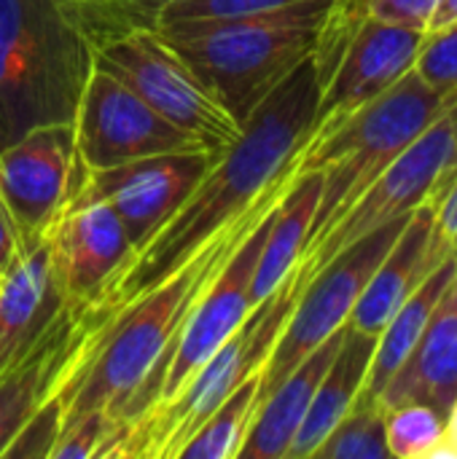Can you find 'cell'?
<instances>
[{
  "instance_id": "obj_11",
  "label": "cell",
  "mask_w": 457,
  "mask_h": 459,
  "mask_svg": "<svg viewBox=\"0 0 457 459\" xmlns=\"http://www.w3.org/2000/svg\"><path fill=\"white\" fill-rule=\"evenodd\" d=\"M73 126L75 161L81 169L119 167L159 153L210 151L202 140L159 116L145 100L100 65L92 67Z\"/></svg>"
},
{
  "instance_id": "obj_26",
  "label": "cell",
  "mask_w": 457,
  "mask_h": 459,
  "mask_svg": "<svg viewBox=\"0 0 457 459\" xmlns=\"http://www.w3.org/2000/svg\"><path fill=\"white\" fill-rule=\"evenodd\" d=\"M315 459H388L385 409L377 401L356 398L350 411L337 422L326 441L315 449Z\"/></svg>"
},
{
  "instance_id": "obj_31",
  "label": "cell",
  "mask_w": 457,
  "mask_h": 459,
  "mask_svg": "<svg viewBox=\"0 0 457 459\" xmlns=\"http://www.w3.org/2000/svg\"><path fill=\"white\" fill-rule=\"evenodd\" d=\"M434 207V218H436V231L457 245V167L442 180V186L436 188V194L428 199Z\"/></svg>"
},
{
  "instance_id": "obj_20",
  "label": "cell",
  "mask_w": 457,
  "mask_h": 459,
  "mask_svg": "<svg viewBox=\"0 0 457 459\" xmlns=\"http://www.w3.org/2000/svg\"><path fill=\"white\" fill-rule=\"evenodd\" d=\"M345 328L329 336L315 352H310L256 409V417L245 433V441L237 452V459H286L288 449L307 417V409L315 398V390L331 366Z\"/></svg>"
},
{
  "instance_id": "obj_6",
  "label": "cell",
  "mask_w": 457,
  "mask_h": 459,
  "mask_svg": "<svg viewBox=\"0 0 457 459\" xmlns=\"http://www.w3.org/2000/svg\"><path fill=\"white\" fill-rule=\"evenodd\" d=\"M296 269L245 323L199 366L175 398L151 409L140 420L119 428L108 459H175L197 428L256 371L264 368L283 325L299 299Z\"/></svg>"
},
{
  "instance_id": "obj_34",
  "label": "cell",
  "mask_w": 457,
  "mask_h": 459,
  "mask_svg": "<svg viewBox=\"0 0 457 459\" xmlns=\"http://www.w3.org/2000/svg\"><path fill=\"white\" fill-rule=\"evenodd\" d=\"M444 444H450L457 452V398L453 401L450 411H447V428H444Z\"/></svg>"
},
{
  "instance_id": "obj_16",
  "label": "cell",
  "mask_w": 457,
  "mask_h": 459,
  "mask_svg": "<svg viewBox=\"0 0 457 459\" xmlns=\"http://www.w3.org/2000/svg\"><path fill=\"white\" fill-rule=\"evenodd\" d=\"M135 255L108 204L62 212L51 226V264L67 304H94Z\"/></svg>"
},
{
  "instance_id": "obj_3",
  "label": "cell",
  "mask_w": 457,
  "mask_h": 459,
  "mask_svg": "<svg viewBox=\"0 0 457 459\" xmlns=\"http://www.w3.org/2000/svg\"><path fill=\"white\" fill-rule=\"evenodd\" d=\"M329 5L331 0H310L269 13L178 22L156 30L245 124L269 91L312 54Z\"/></svg>"
},
{
  "instance_id": "obj_25",
  "label": "cell",
  "mask_w": 457,
  "mask_h": 459,
  "mask_svg": "<svg viewBox=\"0 0 457 459\" xmlns=\"http://www.w3.org/2000/svg\"><path fill=\"white\" fill-rule=\"evenodd\" d=\"M178 0H65L92 48L135 30H154L162 11Z\"/></svg>"
},
{
  "instance_id": "obj_5",
  "label": "cell",
  "mask_w": 457,
  "mask_h": 459,
  "mask_svg": "<svg viewBox=\"0 0 457 459\" xmlns=\"http://www.w3.org/2000/svg\"><path fill=\"white\" fill-rule=\"evenodd\" d=\"M450 97L453 91L442 94L409 70L377 100L304 143L294 159L291 175L321 172L323 178L307 247L323 237L358 194L444 110Z\"/></svg>"
},
{
  "instance_id": "obj_10",
  "label": "cell",
  "mask_w": 457,
  "mask_h": 459,
  "mask_svg": "<svg viewBox=\"0 0 457 459\" xmlns=\"http://www.w3.org/2000/svg\"><path fill=\"white\" fill-rule=\"evenodd\" d=\"M218 156V151H180L105 169H81L75 161L73 188L62 212L108 204L121 221L132 250L140 253L180 210Z\"/></svg>"
},
{
  "instance_id": "obj_28",
  "label": "cell",
  "mask_w": 457,
  "mask_h": 459,
  "mask_svg": "<svg viewBox=\"0 0 457 459\" xmlns=\"http://www.w3.org/2000/svg\"><path fill=\"white\" fill-rule=\"evenodd\" d=\"M310 0H178L167 5L156 22L159 24H178V22H202V19H234L250 13H269L283 11Z\"/></svg>"
},
{
  "instance_id": "obj_2",
  "label": "cell",
  "mask_w": 457,
  "mask_h": 459,
  "mask_svg": "<svg viewBox=\"0 0 457 459\" xmlns=\"http://www.w3.org/2000/svg\"><path fill=\"white\" fill-rule=\"evenodd\" d=\"M318 97L321 78L310 54L248 116L237 143L213 161L167 226L129 258L119 277L92 304L105 323L121 307L170 277L215 231L291 175L294 159L312 132Z\"/></svg>"
},
{
  "instance_id": "obj_19",
  "label": "cell",
  "mask_w": 457,
  "mask_h": 459,
  "mask_svg": "<svg viewBox=\"0 0 457 459\" xmlns=\"http://www.w3.org/2000/svg\"><path fill=\"white\" fill-rule=\"evenodd\" d=\"M62 307L65 296L54 277L48 231L24 245L0 280V363L35 342Z\"/></svg>"
},
{
  "instance_id": "obj_9",
  "label": "cell",
  "mask_w": 457,
  "mask_h": 459,
  "mask_svg": "<svg viewBox=\"0 0 457 459\" xmlns=\"http://www.w3.org/2000/svg\"><path fill=\"white\" fill-rule=\"evenodd\" d=\"M407 218L391 221V223L369 231L350 247H345L299 290V299L283 325V333L277 336V342L261 368L259 403L310 352H315L329 336H334L339 328L347 325L358 296L364 293L369 277L374 274V269L382 264L391 245L401 234Z\"/></svg>"
},
{
  "instance_id": "obj_24",
  "label": "cell",
  "mask_w": 457,
  "mask_h": 459,
  "mask_svg": "<svg viewBox=\"0 0 457 459\" xmlns=\"http://www.w3.org/2000/svg\"><path fill=\"white\" fill-rule=\"evenodd\" d=\"M261 371L248 377L180 446L175 459H237L259 409Z\"/></svg>"
},
{
  "instance_id": "obj_27",
  "label": "cell",
  "mask_w": 457,
  "mask_h": 459,
  "mask_svg": "<svg viewBox=\"0 0 457 459\" xmlns=\"http://www.w3.org/2000/svg\"><path fill=\"white\" fill-rule=\"evenodd\" d=\"M447 417L428 403H401L385 409L388 452L396 459H431L444 441Z\"/></svg>"
},
{
  "instance_id": "obj_29",
  "label": "cell",
  "mask_w": 457,
  "mask_h": 459,
  "mask_svg": "<svg viewBox=\"0 0 457 459\" xmlns=\"http://www.w3.org/2000/svg\"><path fill=\"white\" fill-rule=\"evenodd\" d=\"M431 89L450 94L457 89V22L428 32L412 67Z\"/></svg>"
},
{
  "instance_id": "obj_17",
  "label": "cell",
  "mask_w": 457,
  "mask_h": 459,
  "mask_svg": "<svg viewBox=\"0 0 457 459\" xmlns=\"http://www.w3.org/2000/svg\"><path fill=\"white\" fill-rule=\"evenodd\" d=\"M455 250L436 231V218L431 202L420 204L404 223L401 234L391 245L382 264L369 277L364 293L358 296L347 325L353 331L380 336L388 320L401 309V304L417 290V285Z\"/></svg>"
},
{
  "instance_id": "obj_15",
  "label": "cell",
  "mask_w": 457,
  "mask_h": 459,
  "mask_svg": "<svg viewBox=\"0 0 457 459\" xmlns=\"http://www.w3.org/2000/svg\"><path fill=\"white\" fill-rule=\"evenodd\" d=\"M102 325L92 304H67L43 333L0 363V459L27 420L51 398L83 342Z\"/></svg>"
},
{
  "instance_id": "obj_1",
  "label": "cell",
  "mask_w": 457,
  "mask_h": 459,
  "mask_svg": "<svg viewBox=\"0 0 457 459\" xmlns=\"http://www.w3.org/2000/svg\"><path fill=\"white\" fill-rule=\"evenodd\" d=\"M291 180L294 178L288 175L275 183L170 277L121 307L83 342L51 393L62 409V428L97 411L108 414L119 428H127L154 406L164 360L194 304L259 221L283 199Z\"/></svg>"
},
{
  "instance_id": "obj_14",
  "label": "cell",
  "mask_w": 457,
  "mask_h": 459,
  "mask_svg": "<svg viewBox=\"0 0 457 459\" xmlns=\"http://www.w3.org/2000/svg\"><path fill=\"white\" fill-rule=\"evenodd\" d=\"M75 178V126L43 124L0 148V194L22 247L46 237L62 215Z\"/></svg>"
},
{
  "instance_id": "obj_4",
  "label": "cell",
  "mask_w": 457,
  "mask_h": 459,
  "mask_svg": "<svg viewBox=\"0 0 457 459\" xmlns=\"http://www.w3.org/2000/svg\"><path fill=\"white\" fill-rule=\"evenodd\" d=\"M94 48L65 0H0V148L43 124H73Z\"/></svg>"
},
{
  "instance_id": "obj_18",
  "label": "cell",
  "mask_w": 457,
  "mask_h": 459,
  "mask_svg": "<svg viewBox=\"0 0 457 459\" xmlns=\"http://www.w3.org/2000/svg\"><path fill=\"white\" fill-rule=\"evenodd\" d=\"M457 398V272L412 355L380 395L382 409L428 403L447 417Z\"/></svg>"
},
{
  "instance_id": "obj_23",
  "label": "cell",
  "mask_w": 457,
  "mask_h": 459,
  "mask_svg": "<svg viewBox=\"0 0 457 459\" xmlns=\"http://www.w3.org/2000/svg\"><path fill=\"white\" fill-rule=\"evenodd\" d=\"M457 272L455 250L417 285V290L401 304V309L388 320V325L380 331L377 336V347L372 355V366L364 382V390L358 398L364 401H377L382 390L388 387V382L393 379V374L401 368V363L412 355L415 344L420 342L434 309L439 307L442 296L447 293V288L453 285Z\"/></svg>"
},
{
  "instance_id": "obj_8",
  "label": "cell",
  "mask_w": 457,
  "mask_h": 459,
  "mask_svg": "<svg viewBox=\"0 0 457 459\" xmlns=\"http://www.w3.org/2000/svg\"><path fill=\"white\" fill-rule=\"evenodd\" d=\"M94 65L127 83L159 116L224 153L242 134V124L199 81L189 62L154 30H135L94 48Z\"/></svg>"
},
{
  "instance_id": "obj_22",
  "label": "cell",
  "mask_w": 457,
  "mask_h": 459,
  "mask_svg": "<svg viewBox=\"0 0 457 459\" xmlns=\"http://www.w3.org/2000/svg\"><path fill=\"white\" fill-rule=\"evenodd\" d=\"M374 347H377V336L353 331L347 325L345 339L315 390V398L307 409V417L286 459H312L315 449L326 441V436L337 428V422L350 411V406L364 390Z\"/></svg>"
},
{
  "instance_id": "obj_33",
  "label": "cell",
  "mask_w": 457,
  "mask_h": 459,
  "mask_svg": "<svg viewBox=\"0 0 457 459\" xmlns=\"http://www.w3.org/2000/svg\"><path fill=\"white\" fill-rule=\"evenodd\" d=\"M457 22V0H436V8H434V16H431V24H428V32H436V30H444L450 24Z\"/></svg>"
},
{
  "instance_id": "obj_12",
  "label": "cell",
  "mask_w": 457,
  "mask_h": 459,
  "mask_svg": "<svg viewBox=\"0 0 457 459\" xmlns=\"http://www.w3.org/2000/svg\"><path fill=\"white\" fill-rule=\"evenodd\" d=\"M277 204L259 221V226L232 253V258L226 261L221 274L207 285V290L194 304L191 315L186 317L183 328L178 331L175 344H172V350H170V355L164 360L159 387H156V398H154L151 409H156V406L167 403L170 398H175L178 390L199 371V366L250 315V309H253L250 282H253V272H256V264H259V255H261V247H264L267 231L272 226Z\"/></svg>"
},
{
  "instance_id": "obj_32",
  "label": "cell",
  "mask_w": 457,
  "mask_h": 459,
  "mask_svg": "<svg viewBox=\"0 0 457 459\" xmlns=\"http://www.w3.org/2000/svg\"><path fill=\"white\" fill-rule=\"evenodd\" d=\"M19 250H22L19 229H16L13 215H11V210H8V204H5V199L0 194V280L11 269V264L16 261Z\"/></svg>"
},
{
  "instance_id": "obj_30",
  "label": "cell",
  "mask_w": 457,
  "mask_h": 459,
  "mask_svg": "<svg viewBox=\"0 0 457 459\" xmlns=\"http://www.w3.org/2000/svg\"><path fill=\"white\" fill-rule=\"evenodd\" d=\"M62 430V409L51 395L16 433V438L5 446L3 459H51V452L59 441Z\"/></svg>"
},
{
  "instance_id": "obj_13",
  "label": "cell",
  "mask_w": 457,
  "mask_h": 459,
  "mask_svg": "<svg viewBox=\"0 0 457 459\" xmlns=\"http://www.w3.org/2000/svg\"><path fill=\"white\" fill-rule=\"evenodd\" d=\"M426 35V30H412L377 19L361 22L347 35L331 70L321 81V97L310 137L334 129L350 113L369 105L393 83H399L415 67Z\"/></svg>"
},
{
  "instance_id": "obj_21",
  "label": "cell",
  "mask_w": 457,
  "mask_h": 459,
  "mask_svg": "<svg viewBox=\"0 0 457 459\" xmlns=\"http://www.w3.org/2000/svg\"><path fill=\"white\" fill-rule=\"evenodd\" d=\"M321 188H323L321 172L296 175L291 186L286 188L275 210L272 226L267 231L256 272H253V282H250L253 307L269 299L299 266L310 231H312L315 210L321 202Z\"/></svg>"
},
{
  "instance_id": "obj_7",
  "label": "cell",
  "mask_w": 457,
  "mask_h": 459,
  "mask_svg": "<svg viewBox=\"0 0 457 459\" xmlns=\"http://www.w3.org/2000/svg\"><path fill=\"white\" fill-rule=\"evenodd\" d=\"M457 167V89L444 110L358 194V199L318 237L296 266V280L304 288L331 258L366 237L369 231L407 218L426 204L442 180Z\"/></svg>"
}]
</instances>
